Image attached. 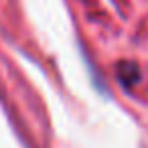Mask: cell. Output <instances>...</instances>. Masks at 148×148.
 <instances>
[{"mask_svg": "<svg viewBox=\"0 0 148 148\" xmlns=\"http://www.w3.org/2000/svg\"><path fill=\"white\" fill-rule=\"evenodd\" d=\"M116 75H118L120 83L126 85V87L136 85L140 81V77H142V73H140V69H138V65L134 61H122V63H118Z\"/></svg>", "mask_w": 148, "mask_h": 148, "instance_id": "cell-1", "label": "cell"}]
</instances>
